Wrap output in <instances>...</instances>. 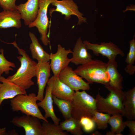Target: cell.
Returning <instances> with one entry per match:
<instances>
[{"mask_svg":"<svg viewBox=\"0 0 135 135\" xmlns=\"http://www.w3.org/2000/svg\"><path fill=\"white\" fill-rule=\"evenodd\" d=\"M80 122L82 128L86 132L93 131L96 127V123L90 118L82 117L80 119Z\"/></svg>","mask_w":135,"mask_h":135,"instance_id":"cell-28","label":"cell"},{"mask_svg":"<svg viewBox=\"0 0 135 135\" xmlns=\"http://www.w3.org/2000/svg\"><path fill=\"white\" fill-rule=\"evenodd\" d=\"M21 14L17 10H4L0 12V28L22 27Z\"/></svg>","mask_w":135,"mask_h":135,"instance_id":"cell-17","label":"cell"},{"mask_svg":"<svg viewBox=\"0 0 135 135\" xmlns=\"http://www.w3.org/2000/svg\"><path fill=\"white\" fill-rule=\"evenodd\" d=\"M53 0H39V9L35 20L28 25L29 28L36 27L40 35V40L45 46L49 43L47 34L49 22L47 16L48 7Z\"/></svg>","mask_w":135,"mask_h":135,"instance_id":"cell-6","label":"cell"},{"mask_svg":"<svg viewBox=\"0 0 135 135\" xmlns=\"http://www.w3.org/2000/svg\"><path fill=\"white\" fill-rule=\"evenodd\" d=\"M52 95L51 87L49 85L47 84L44 97L37 104L38 106L41 107L44 110L45 114L44 117L46 119L50 117L54 124L58 125L60 120L57 117L54 113Z\"/></svg>","mask_w":135,"mask_h":135,"instance_id":"cell-18","label":"cell"},{"mask_svg":"<svg viewBox=\"0 0 135 135\" xmlns=\"http://www.w3.org/2000/svg\"><path fill=\"white\" fill-rule=\"evenodd\" d=\"M110 115L95 111L94 112L91 118L96 124L98 128L104 130L108 127V122Z\"/></svg>","mask_w":135,"mask_h":135,"instance_id":"cell-25","label":"cell"},{"mask_svg":"<svg viewBox=\"0 0 135 135\" xmlns=\"http://www.w3.org/2000/svg\"><path fill=\"white\" fill-rule=\"evenodd\" d=\"M81 38H78L73 49L71 62L76 65L85 64L91 61L92 56Z\"/></svg>","mask_w":135,"mask_h":135,"instance_id":"cell-16","label":"cell"},{"mask_svg":"<svg viewBox=\"0 0 135 135\" xmlns=\"http://www.w3.org/2000/svg\"><path fill=\"white\" fill-rule=\"evenodd\" d=\"M130 49L126 57L125 62L129 65H132L135 60V35L133 39L129 42Z\"/></svg>","mask_w":135,"mask_h":135,"instance_id":"cell-29","label":"cell"},{"mask_svg":"<svg viewBox=\"0 0 135 135\" xmlns=\"http://www.w3.org/2000/svg\"><path fill=\"white\" fill-rule=\"evenodd\" d=\"M50 62L38 61L37 63L36 77L37 79L38 88L36 98L38 100L42 101L44 98V90L50 76Z\"/></svg>","mask_w":135,"mask_h":135,"instance_id":"cell-12","label":"cell"},{"mask_svg":"<svg viewBox=\"0 0 135 135\" xmlns=\"http://www.w3.org/2000/svg\"><path fill=\"white\" fill-rule=\"evenodd\" d=\"M88 50H92L94 54L98 56L100 54L106 57L108 60L116 59L118 55L124 56L123 51L116 44L111 42H102L100 44H93L87 40L83 42Z\"/></svg>","mask_w":135,"mask_h":135,"instance_id":"cell-9","label":"cell"},{"mask_svg":"<svg viewBox=\"0 0 135 135\" xmlns=\"http://www.w3.org/2000/svg\"><path fill=\"white\" fill-rule=\"evenodd\" d=\"M36 96L34 93L28 95H18L10 100V105L14 111H20L26 115L35 116L39 119L48 122L43 116L36 103Z\"/></svg>","mask_w":135,"mask_h":135,"instance_id":"cell-5","label":"cell"},{"mask_svg":"<svg viewBox=\"0 0 135 135\" xmlns=\"http://www.w3.org/2000/svg\"><path fill=\"white\" fill-rule=\"evenodd\" d=\"M124 110L122 116L128 120L135 119V87L124 92L123 101Z\"/></svg>","mask_w":135,"mask_h":135,"instance_id":"cell-19","label":"cell"},{"mask_svg":"<svg viewBox=\"0 0 135 135\" xmlns=\"http://www.w3.org/2000/svg\"><path fill=\"white\" fill-rule=\"evenodd\" d=\"M125 71L130 75L134 74L135 72V66L132 65H127L124 69Z\"/></svg>","mask_w":135,"mask_h":135,"instance_id":"cell-32","label":"cell"},{"mask_svg":"<svg viewBox=\"0 0 135 135\" xmlns=\"http://www.w3.org/2000/svg\"><path fill=\"white\" fill-rule=\"evenodd\" d=\"M60 125L62 130L73 135H82L83 134L79 121L72 117L60 122Z\"/></svg>","mask_w":135,"mask_h":135,"instance_id":"cell-23","label":"cell"},{"mask_svg":"<svg viewBox=\"0 0 135 135\" xmlns=\"http://www.w3.org/2000/svg\"><path fill=\"white\" fill-rule=\"evenodd\" d=\"M72 52L70 49L66 50L60 44H58L56 52L50 54V68L54 76H58L60 72L68 66L72 58H69L68 56Z\"/></svg>","mask_w":135,"mask_h":135,"instance_id":"cell-11","label":"cell"},{"mask_svg":"<svg viewBox=\"0 0 135 135\" xmlns=\"http://www.w3.org/2000/svg\"><path fill=\"white\" fill-rule=\"evenodd\" d=\"M47 84L51 86L52 95L58 98L72 102L75 91L62 82L58 76H52Z\"/></svg>","mask_w":135,"mask_h":135,"instance_id":"cell-13","label":"cell"},{"mask_svg":"<svg viewBox=\"0 0 135 135\" xmlns=\"http://www.w3.org/2000/svg\"><path fill=\"white\" fill-rule=\"evenodd\" d=\"M6 43L13 45L18 49V54L22 55L17 57L20 63V67L14 74L7 79L23 89H28L34 84L32 79L36 76L37 63L30 58L25 51L19 47L15 40L13 42Z\"/></svg>","mask_w":135,"mask_h":135,"instance_id":"cell-1","label":"cell"},{"mask_svg":"<svg viewBox=\"0 0 135 135\" xmlns=\"http://www.w3.org/2000/svg\"><path fill=\"white\" fill-rule=\"evenodd\" d=\"M58 77L62 82L74 91L89 90L90 88V84L84 81L69 66L62 70Z\"/></svg>","mask_w":135,"mask_h":135,"instance_id":"cell-10","label":"cell"},{"mask_svg":"<svg viewBox=\"0 0 135 135\" xmlns=\"http://www.w3.org/2000/svg\"><path fill=\"white\" fill-rule=\"evenodd\" d=\"M107 66V63L102 60H92L85 64L80 65L74 71L89 84L96 82L105 86L109 82Z\"/></svg>","mask_w":135,"mask_h":135,"instance_id":"cell-3","label":"cell"},{"mask_svg":"<svg viewBox=\"0 0 135 135\" xmlns=\"http://www.w3.org/2000/svg\"><path fill=\"white\" fill-rule=\"evenodd\" d=\"M0 106L5 99H12L17 95L26 94L24 90L3 76L0 77Z\"/></svg>","mask_w":135,"mask_h":135,"instance_id":"cell-15","label":"cell"},{"mask_svg":"<svg viewBox=\"0 0 135 135\" xmlns=\"http://www.w3.org/2000/svg\"><path fill=\"white\" fill-rule=\"evenodd\" d=\"M29 35L32 41L29 49L32 58L36 60L38 62H49L50 60V54L44 50L34 34L30 32Z\"/></svg>","mask_w":135,"mask_h":135,"instance_id":"cell-20","label":"cell"},{"mask_svg":"<svg viewBox=\"0 0 135 135\" xmlns=\"http://www.w3.org/2000/svg\"><path fill=\"white\" fill-rule=\"evenodd\" d=\"M71 102L72 117L79 121L82 117L91 118L94 112L96 110L95 98L84 90L76 91Z\"/></svg>","mask_w":135,"mask_h":135,"instance_id":"cell-4","label":"cell"},{"mask_svg":"<svg viewBox=\"0 0 135 135\" xmlns=\"http://www.w3.org/2000/svg\"><path fill=\"white\" fill-rule=\"evenodd\" d=\"M7 134L6 128H0V135H6Z\"/></svg>","mask_w":135,"mask_h":135,"instance_id":"cell-33","label":"cell"},{"mask_svg":"<svg viewBox=\"0 0 135 135\" xmlns=\"http://www.w3.org/2000/svg\"><path fill=\"white\" fill-rule=\"evenodd\" d=\"M43 129V135H66L67 134L64 132L59 124L44 121L42 124Z\"/></svg>","mask_w":135,"mask_h":135,"instance_id":"cell-26","label":"cell"},{"mask_svg":"<svg viewBox=\"0 0 135 135\" xmlns=\"http://www.w3.org/2000/svg\"><path fill=\"white\" fill-rule=\"evenodd\" d=\"M11 122L17 127L23 128L26 135H43L42 125L35 116L26 114L13 118Z\"/></svg>","mask_w":135,"mask_h":135,"instance_id":"cell-8","label":"cell"},{"mask_svg":"<svg viewBox=\"0 0 135 135\" xmlns=\"http://www.w3.org/2000/svg\"><path fill=\"white\" fill-rule=\"evenodd\" d=\"M110 92L106 98L101 96L99 92L96 97V110L110 115L123 112V101L124 92L122 90L110 85L104 86Z\"/></svg>","mask_w":135,"mask_h":135,"instance_id":"cell-2","label":"cell"},{"mask_svg":"<svg viewBox=\"0 0 135 135\" xmlns=\"http://www.w3.org/2000/svg\"><path fill=\"white\" fill-rule=\"evenodd\" d=\"M106 71L109 78V84L122 90L123 77L118 71V65L115 59L108 60L107 63Z\"/></svg>","mask_w":135,"mask_h":135,"instance_id":"cell-21","label":"cell"},{"mask_svg":"<svg viewBox=\"0 0 135 135\" xmlns=\"http://www.w3.org/2000/svg\"><path fill=\"white\" fill-rule=\"evenodd\" d=\"M51 4L56 8L50 9V15L54 12H58L64 16L66 20H69L72 16L74 15L78 19V25L86 22V18L83 16V14L80 12L78 6L73 0H53Z\"/></svg>","mask_w":135,"mask_h":135,"instance_id":"cell-7","label":"cell"},{"mask_svg":"<svg viewBox=\"0 0 135 135\" xmlns=\"http://www.w3.org/2000/svg\"><path fill=\"white\" fill-rule=\"evenodd\" d=\"M0 77L4 72L8 74L10 70H13L12 68H15L14 64L8 60L4 55V50L2 49L0 50Z\"/></svg>","mask_w":135,"mask_h":135,"instance_id":"cell-27","label":"cell"},{"mask_svg":"<svg viewBox=\"0 0 135 135\" xmlns=\"http://www.w3.org/2000/svg\"><path fill=\"white\" fill-rule=\"evenodd\" d=\"M121 114H118L110 116L108 122L111 126V131L108 132L107 135H122L123 132L126 126L123 120Z\"/></svg>","mask_w":135,"mask_h":135,"instance_id":"cell-22","label":"cell"},{"mask_svg":"<svg viewBox=\"0 0 135 135\" xmlns=\"http://www.w3.org/2000/svg\"><path fill=\"white\" fill-rule=\"evenodd\" d=\"M52 96L53 102L58 106L65 120L72 117V106L71 102L58 98L53 95Z\"/></svg>","mask_w":135,"mask_h":135,"instance_id":"cell-24","label":"cell"},{"mask_svg":"<svg viewBox=\"0 0 135 135\" xmlns=\"http://www.w3.org/2000/svg\"><path fill=\"white\" fill-rule=\"evenodd\" d=\"M126 126L129 128L130 135H135V121L134 120H128L124 122Z\"/></svg>","mask_w":135,"mask_h":135,"instance_id":"cell-31","label":"cell"},{"mask_svg":"<svg viewBox=\"0 0 135 135\" xmlns=\"http://www.w3.org/2000/svg\"><path fill=\"white\" fill-rule=\"evenodd\" d=\"M16 0H0V6L3 10H17L16 2Z\"/></svg>","mask_w":135,"mask_h":135,"instance_id":"cell-30","label":"cell"},{"mask_svg":"<svg viewBox=\"0 0 135 135\" xmlns=\"http://www.w3.org/2000/svg\"><path fill=\"white\" fill-rule=\"evenodd\" d=\"M39 0H28L25 3L16 6L24 25L28 26L36 19L39 9Z\"/></svg>","mask_w":135,"mask_h":135,"instance_id":"cell-14","label":"cell"}]
</instances>
